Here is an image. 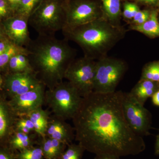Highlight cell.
<instances>
[{
	"mask_svg": "<svg viewBox=\"0 0 159 159\" xmlns=\"http://www.w3.org/2000/svg\"><path fill=\"white\" fill-rule=\"evenodd\" d=\"M123 93L93 92L83 97L72 119L75 139L85 150L96 155L120 157L137 155L145 150L143 137L134 132L125 119Z\"/></svg>",
	"mask_w": 159,
	"mask_h": 159,
	"instance_id": "1",
	"label": "cell"
},
{
	"mask_svg": "<svg viewBox=\"0 0 159 159\" xmlns=\"http://www.w3.org/2000/svg\"><path fill=\"white\" fill-rule=\"evenodd\" d=\"M67 41L54 35H38L25 47L33 73L49 89L63 81L66 70L76 58V51Z\"/></svg>",
	"mask_w": 159,
	"mask_h": 159,
	"instance_id": "2",
	"label": "cell"
},
{
	"mask_svg": "<svg viewBox=\"0 0 159 159\" xmlns=\"http://www.w3.org/2000/svg\"><path fill=\"white\" fill-rule=\"evenodd\" d=\"M62 31L65 39L79 45L84 57L97 61L107 56L109 51L124 38L127 30L102 17Z\"/></svg>",
	"mask_w": 159,
	"mask_h": 159,
	"instance_id": "3",
	"label": "cell"
},
{
	"mask_svg": "<svg viewBox=\"0 0 159 159\" xmlns=\"http://www.w3.org/2000/svg\"><path fill=\"white\" fill-rule=\"evenodd\" d=\"M66 0H45L29 16V25L38 35L51 36L66 25Z\"/></svg>",
	"mask_w": 159,
	"mask_h": 159,
	"instance_id": "4",
	"label": "cell"
},
{
	"mask_svg": "<svg viewBox=\"0 0 159 159\" xmlns=\"http://www.w3.org/2000/svg\"><path fill=\"white\" fill-rule=\"evenodd\" d=\"M45 97L57 118L73 119L79 110L83 97L68 81L61 82L47 91Z\"/></svg>",
	"mask_w": 159,
	"mask_h": 159,
	"instance_id": "5",
	"label": "cell"
},
{
	"mask_svg": "<svg viewBox=\"0 0 159 159\" xmlns=\"http://www.w3.org/2000/svg\"><path fill=\"white\" fill-rule=\"evenodd\" d=\"M127 69V63L120 58L107 56L97 60L93 92L109 93L115 92Z\"/></svg>",
	"mask_w": 159,
	"mask_h": 159,
	"instance_id": "6",
	"label": "cell"
},
{
	"mask_svg": "<svg viewBox=\"0 0 159 159\" xmlns=\"http://www.w3.org/2000/svg\"><path fill=\"white\" fill-rule=\"evenodd\" d=\"M97 61L84 56L75 58L66 70L64 78L84 97L93 92Z\"/></svg>",
	"mask_w": 159,
	"mask_h": 159,
	"instance_id": "7",
	"label": "cell"
},
{
	"mask_svg": "<svg viewBox=\"0 0 159 159\" xmlns=\"http://www.w3.org/2000/svg\"><path fill=\"white\" fill-rule=\"evenodd\" d=\"M65 8L66 25L63 30L73 29L104 17L100 0H66Z\"/></svg>",
	"mask_w": 159,
	"mask_h": 159,
	"instance_id": "8",
	"label": "cell"
},
{
	"mask_svg": "<svg viewBox=\"0 0 159 159\" xmlns=\"http://www.w3.org/2000/svg\"><path fill=\"white\" fill-rule=\"evenodd\" d=\"M122 107L125 119L134 132L143 137L150 134L152 115L129 93H123Z\"/></svg>",
	"mask_w": 159,
	"mask_h": 159,
	"instance_id": "9",
	"label": "cell"
},
{
	"mask_svg": "<svg viewBox=\"0 0 159 159\" xmlns=\"http://www.w3.org/2000/svg\"><path fill=\"white\" fill-rule=\"evenodd\" d=\"M28 20L25 18L14 15L3 22L5 34L14 44L25 48L31 41Z\"/></svg>",
	"mask_w": 159,
	"mask_h": 159,
	"instance_id": "10",
	"label": "cell"
},
{
	"mask_svg": "<svg viewBox=\"0 0 159 159\" xmlns=\"http://www.w3.org/2000/svg\"><path fill=\"white\" fill-rule=\"evenodd\" d=\"M44 86L41 83L33 89L13 97L12 105L18 113L26 116L29 113L41 107L45 95Z\"/></svg>",
	"mask_w": 159,
	"mask_h": 159,
	"instance_id": "11",
	"label": "cell"
},
{
	"mask_svg": "<svg viewBox=\"0 0 159 159\" xmlns=\"http://www.w3.org/2000/svg\"><path fill=\"white\" fill-rule=\"evenodd\" d=\"M41 82L32 72L14 73L6 80V88L12 97L33 89Z\"/></svg>",
	"mask_w": 159,
	"mask_h": 159,
	"instance_id": "12",
	"label": "cell"
},
{
	"mask_svg": "<svg viewBox=\"0 0 159 159\" xmlns=\"http://www.w3.org/2000/svg\"><path fill=\"white\" fill-rule=\"evenodd\" d=\"M74 129L64 120L57 118L48 122L46 134L51 139L58 140L65 145L70 144L75 138Z\"/></svg>",
	"mask_w": 159,
	"mask_h": 159,
	"instance_id": "13",
	"label": "cell"
},
{
	"mask_svg": "<svg viewBox=\"0 0 159 159\" xmlns=\"http://www.w3.org/2000/svg\"><path fill=\"white\" fill-rule=\"evenodd\" d=\"M159 89V83L140 80L129 93L139 103L144 105L147 99L152 97Z\"/></svg>",
	"mask_w": 159,
	"mask_h": 159,
	"instance_id": "14",
	"label": "cell"
},
{
	"mask_svg": "<svg viewBox=\"0 0 159 159\" xmlns=\"http://www.w3.org/2000/svg\"><path fill=\"white\" fill-rule=\"evenodd\" d=\"M159 10H151L149 19L145 22L140 25H130L129 30H133L141 32L151 38L159 37Z\"/></svg>",
	"mask_w": 159,
	"mask_h": 159,
	"instance_id": "15",
	"label": "cell"
},
{
	"mask_svg": "<svg viewBox=\"0 0 159 159\" xmlns=\"http://www.w3.org/2000/svg\"><path fill=\"white\" fill-rule=\"evenodd\" d=\"M104 17L113 25H121V0H100Z\"/></svg>",
	"mask_w": 159,
	"mask_h": 159,
	"instance_id": "16",
	"label": "cell"
},
{
	"mask_svg": "<svg viewBox=\"0 0 159 159\" xmlns=\"http://www.w3.org/2000/svg\"><path fill=\"white\" fill-rule=\"evenodd\" d=\"M65 145L56 139L50 138L44 139L41 147L44 157L46 159H57L64 151Z\"/></svg>",
	"mask_w": 159,
	"mask_h": 159,
	"instance_id": "17",
	"label": "cell"
},
{
	"mask_svg": "<svg viewBox=\"0 0 159 159\" xmlns=\"http://www.w3.org/2000/svg\"><path fill=\"white\" fill-rule=\"evenodd\" d=\"M20 54H27L26 48L19 47L11 43L0 55V68L8 64L11 57Z\"/></svg>",
	"mask_w": 159,
	"mask_h": 159,
	"instance_id": "18",
	"label": "cell"
},
{
	"mask_svg": "<svg viewBox=\"0 0 159 159\" xmlns=\"http://www.w3.org/2000/svg\"><path fill=\"white\" fill-rule=\"evenodd\" d=\"M45 0H23L14 15L19 16L29 20V16Z\"/></svg>",
	"mask_w": 159,
	"mask_h": 159,
	"instance_id": "19",
	"label": "cell"
},
{
	"mask_svg": "<svg viewBox=\"0 0 159 159\" xmlns=\"http://www.w3.org/2000/svg\"><path fill=\"white\" fill-rule=\"evenodd\" d=\"M140 80H145L159 83V62L149 63L142 70Z\"/></svg>",
	"mask_w": 159,
	"mask_h": 159,
	"instance_id": "20",
	"label": "cell"
},
{
	"mask_svg": "<svg viewBox=\"0 0 159 159\" xmlns=\"http://www.w3.org/2000/svg\"><path fill=\"white\" fill-rule=\"evenodd\" d=\"M26 116L33 122L34 127L40 125L47 129L48 122V115L45 111L39 107L29 113Z\"/></svg>",
	"mask_w": 159,
	"mask_h": 159,
	"instance_id": "21",
	"label": "cell"
},
{
	"mask_svg": "<svg viewBox=\"0 0 159 159\" xmlns=\"http://www.w3.org/2000/svg\"><path fill=\"white\" fill-rule=\"evenodd\" d=\"M31 144L28 135L19 131L15 135L11 142L12 148L21 151L29 148Z\"/></svg>",
	"mask_w": 159,
	"mask_h": 159,
	"instance_id": "22",
	"label": "cell"
},
{
	"mask_svg": "<svg viewBox=\"0 0 159 159\" xmlns=\"http://www.w3.org/2000/svg\"><path fill=\"white\" fill-rule=\"evenodd\" d=\"M66 150L64 151L60 159H81L85 149L80 144H69Z\"/></svg>",
	"mask_w": 159,
	"mask_h": 159,
	"instance_id": "23",
	"label": "cell"
},
{
	"mask_svg": "<svg viewBox=\"0 0 159 159\" xmlns=\"http://www.w3.org/2000/svg\"><path fill=\"white\" fill-rule=\"evenodd\" d=\"M44 157L41 147L26 148L21 151L18 156L19 159H43Z\"/></svg>",
	"mask_w": 159,
	"mask_h": 159,
	"instance_id": "24",
	"label": "cell"
},
{
	"mask_svg": "<svg viewBox=\"0 0 159 159\" xmlns=\"http://www.w3.org/2000/svg\"><path fill=\"white\" fill-rule=\"evenodd\" d=\"M122 16L125 20L130 21L133 19L137 12L140 10L138 4L128 1H124Z\"/></svg>",
	"mask_w": 159,
	"mask_h": 159,
	"instance_id": "25",
	"label": "cell"
},
{
	"mask_svg": "<svg viewBox=\"0 0 159 159\" xmlns=\"http://www.w3.org/2000/svg\"><path fill=\"white\" fill-rule=\"evenodd\" d=\"M9 128L8 113L5 106L0 102V138L5 136Z\"/></svg>",
	"mask_w": 159,
	"mask_h": 159,
	"instance_id": "26",
	"label": "cell"
},
{
	"mask_svg": "<svg viewBox=\"0 0 159 159\" xmlns=\"http://www.w3.org/2000/svg\"><path fill=\"white\" fill-rule=\"evenodd\" d=\"M14 15V11L6 0H0V20H5Z\"/></svg>",
	"mask_w": 159,
	"mask_h": 159,
	"instance_id": "27",
	"label": "cell"
},
{
	"mask_svg": "<svg viewBox=\"0 0 159 159\" xmlns=\"http://www.w3.org/2000/svg\"><path fill=\"white\" fill-rule=\"evenodd\" d=\"M18 55V54H17ZM13 56L11 57L8 64L9 65L10 69L14 72V73H21V72H27L25 69L20 65L18 58L17 55Z\"/></svg>",
	"mask_w": 159,
	"mask_h": 159,
	"instance_id": "28",
	"label": "cell"
},
{
	"mask_svg": "<svg viewBox=\"0 0 159 159\" xmlns=\"http://www.w3.org/2000/svg\"><path fill=\"white\" fill-rule=\"evenodd\" d=\"M17 126H22L29 128L30 130H34V126L33 122L28 118L21 119L18 122Z\"/></svg>",
	"mask_w": 159,
	"mask_h": 159,
	"instance_id": "29",
	"label": "cell"
},
{
	"mask_svg": "<svg viewBox=\"0 0 159 159\" xmlns=\"http://www.w3.org/2000/svg\"><path fill=\"white\" fill-rule=\"evenodd\" d=\"M150 12L149 10H140L134 16L133 19L129 21V25H135L138 21L142 18L145 15L148 14Z\"/></svg>",
	"mask_w": 159,
	"mask_h": 159,
	"instance_id": "30",
	"label": "cell"
},
{
	"mask_svg": "<svg viewBox=\"0 0 159 159\" xmlns=\"http://www.w3.org/2000/svg\"><path fill=\"white\" fill-rule=\"evenodd\" d=\"M137 4L151 6H157L158 0H133Z\"/></svg>",
	"mask_w": 159,
	"mask_h": 159,
	"instance_id": "31",
	"label": "cell"
},
{
	"mask_svg": "<svg viewBox=\"0 0 159 159\" xmlns=\"http://www.w3.org/2000/svg\"><path fill=\"white\" fill-rule=\"evenodd\" d=\"M22 1L23 0H6L11 9L14 11V14Z\"/></svg>",
	"mask_w": 159,
	"mask_h": 159,
	"instance_id": "32",
	"label": "cell"
},
{
	"mask_svg": "<svg viewBox=\"0 0 159 159\" xmlns=\"http://www.w3.org/2000/svg\"><path fill=\"white\" fill-rule=\"evenodd\" d=\"M11 42L7 40H0V55L7 48Z\"/></svg>",
	"mask_w": 159,
	"mask_h": 159,
	"instance_id": "33",
	"label": "cell"
},
{
	"mask_svg": "<svg viewBox=\"0 0 159 159\" xmlns=\"http://www.w3.org/2000/svg\"><path fill=\"white\" fill-rule=\"evenodd\" d=\"M151 98L154 105L159 107V89L155 93Z\"/></svg>",
	"mask_w": 159,
	"mask_h": 159,
	"instance_id": "34",
	"label": "cell"
},
{
	"mask_svg": "<svg viewBox=\"0 0 159 159\" xmlns=\"http://www.w3.org/2000/svg\"><path fill=\"white\" fill-rule=\"evenodd\" d=\"M94 159H120V157L102 155H96V157Z\"/></svg>",
	"mask_w": 159,
	"mask_h": 159,
	"instance_id": "35",
	"label": "cell"
},
{
	"mask_svg": "<svg viewBox=\"0 0 159 159\" xmlns=\"http://www.w3.org/2000/svg\"><path fill=\"white\" fill-rule=\"evenodd\" d=\"M155 153L157 155H159V133L158 134L156 137L155 147Z\"/></svg>",
	"mask_w": 159,
	"mask_h": 159,
	"instance_id": "36",
	"label": "cell"
},
{
	"mask_svg": "<svg viewBox=\"0 0 159 159\" xmlns=\"http://www.w3.org/2000/svg\"><path fill=\"white\" fill-rule=\"evenodd\" d=\"M0 159H14L8 154L2 151H0Z\"/></svg>",
	"mask_w": 159,
	"mask_h": 159,
	"instance_id": "37",
	"label": "cell"
},
{
	"mask_svg": "<svg viewBox=\"0 0 159 159\" xmlns=\"http://www.w3.org/2000/svg\"><path fill=\"white\" fill-rule=\"evenodd\" d=\"M2 37V31L1 30V28H0V39Z\"/></svg>",
	"mask_w": 159,
	"mask_h": 159,
	"instance_id": "38",
	"label": "cell"
},
{
	"mask_svg": "<svg viewBox=\"0 0 159 159\" xmlns=\"http://www.w3.org/2000/svg\"><path fill=\"white\" fill-rule=\"evenodd\" d=\"M157 6L158 8V10L159 11V0H158V2L157 5Z\"/></svg>",
	"mask_w": 159,
	"mask_h": 159,
	"instance_id": "39",
	"label": "cell"
},
{
	"mask_svg": "<svg viewBox=\"0 0 159 159\" xmlns=\"http://www.w3.org/2000/svg\"><path fill=\"white\" fill-rule=\"evenodd\" d=\"M1 82H2V80H1V76H0V85H1Z\"/></svg>",
	"mask_w": 159,
	"mask_h": 159,
	"instance_id": "40",
	"label": "cell"
},
{
	"mask_svg": "<svg viewBox=\"0 0 159 159\" xmlns=\"http://www.w3.org/2000/svg\"><path fill=\"white\" fill-rule=\"evenodd\" d=\"M129 1V0H121V1Z\"/></svg>",
	"mask_w": 159,
	"mask_h": 159,
	"instance_id": "41",
	"label": "cell"
},
{
	"mask_svg": "<svg viewBox=\"0 0 159 159\" xmlns=\"http://www.w3.org/2000/svg\"><path fill=\"white\" fill-rule=\"evenodd\" d=\"M158 20H159V16H158Z\"/></svg>",
	"mask_w": 159,
	"mask_h": 159,
	"instance_id": "42",
	"label": "cell"
},
{
	"mask_svg": "<svg viewBox=\"0 0 159 159\" xmlns=\"http://www.w3.org/2000/svg\"></svg>",
	"mask_w": 159,
	"mask_h": 159,
	"instance_id": "43",
	"label": "cell"
}]
</instances>
